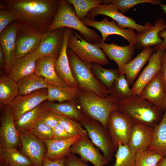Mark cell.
<instances>
[{"label":"cell","mask_w":166,"mask_h":166,"mask_svg":"<svg viewBox=\"0 0 166 166\" xmlns=\"http://www.w3.org/2000/svg\"><path fill=\"white\" fill-rule=\"evenodd\" d=\"M59 0H0V6L19 17L20 27L43 34L47 31L58 10Z\"/></svg>","instance_id":"6da1fadb"},{"label":"cell","mask_w":166,"mask_h":166,"mask_svg":"<svg viewBox=\"0 0 166 166\" xmlns=\"http://www.w3.org/2000/svg\"><path fill=\"white\" fill-rule=\"evenodd\" d=\"M76 99L87 117L99 122L107 129L110 114L118 110L119 101L109 95L102 97L90 92L80 90Z\"/></svg>","instance_id":"7a4b0ae2"},{"label":"cell","mask_w":166,"mask_h":166,"mask_svg":"<svg viewBox=\"0 0 166 166\" xmlns=\"http://www.w3.org/2000/svg\"><path fill=\"white\" fill-rule=\"evenodd\" d=\"M118 110L128 115L136 122L154 128L161 121L163 110L140 96L132 95L119 101Z\"/></svg>","instance_id":"3957f363"},{"label":"cell","mask_w":166,"mask_h":166,"mask_svg":"<svg viewBox=\"0 0 166 166\" xmlns=\"http://www.w3.org/2000/svg\"><path fill=\"white\" fill-rule=\"evenodd\" d=\"M62 28L78 31L83 38L91 44H94L101 40L94 30L86 26L77 17L73 7L67 0H59L58 10L48 31Z\"/></svg>","instance_id":"277c9868"},{"label":"cell","mask_w":166,"mask_h":166,"mask_svg":"<svg viewBox=\"0 0 166 166\" xmlns=\"http://www.w3.org/2000/svg\"><path fill=\"white\" fill-rule=\"evenodd\" d=\"M67 56L72 75L81 91L93 93L102 97L109 95V91L96 78L91 70L92 64L80 59L69 49Z\"/></svg>","instance_id":"5b68a950"},{"label":"cell","mask_w":166,"mask_h":166,"mask_svg":"<svg viewBox=\"0 0 166 166\" xmlns=\"http://www.w3.org/2000/svg\"><path fill=\"white\" fill-rule=\"evenodd\" d=\"M67 47L85 62L101 65L109 63L106 55L101 48L87 42L74 30L69 37Z\"/></svg>","instance_id":"8992f818"},{"label":"cell","mask_w":166,"mask_h":166,"mask_svg":"<svg viewBox=\"0 0 166 166\" xmlns=\"http://www.w3.org/2000/svg\"><path fill=\"white\" fill-rule=\"evenodd\" d=\"M87 131L91 140L109 162L117 151L108 130L99 122L88 118L79 122Z\"/></svg>","instance_id":"52a82bcc"},{"label":"cell","mask_w":166,"mask_h":166,"mask_svg":"<svg viewBox=\"0 0 166 166\" xmlns=\"http://www.w3.org/2000/svg\"><path fill=\"white\" fill-rule=\"evenodd\" d=\"M98 15L107 16L114 20L118 26L122 29L131 28L135 30L138 34H141L151 28L153 25L147 22L144 25L137 23L132 18L127 17L120 12L113 4H103L99 5L90 11L86 17L95 21V17Z\"/></svg>","instance_id":"ba28073f"},{"label":"cell","mask_w":166,"mask_h":166,"mask_svg":"<svg viewBox=\"0 0 166 166\" xmlns=\"http://www.w3.org/2000/svg\"><path fill=\"white\" fill-rule=\"evenodd\" d=\"M136 122L118 110L112 112L108 121V130L117 150L119 144H128L132 127Z\"/></svg>","instance_id":"9c48e42d"},{"label":"cell","mask_w":166,"mask_h":166,"mask_svg":"<svg viewBox=\"0 0 166 166\" xmlns=\"http://www.w3.org/2000/svg\"><path fill=\"white\" fill-rule=\"evenodd\" d=\"M81 20L86 26L93 27L100 32L101 35V42H102L105 43L109 36L113 34L121 36L128 42L129 45L133 46L136 42L137 34L135 33L134 30L121 28L112 19L110 21L108 18L105 17L102 21H98L90 20L86 17Z\"/></svg>","instance_id":"30bf717a"},{"label":"cell","mask_w":166,"mask_h":166,"mask_svg":"<svg viewBox=\"0 0 166 166\" xmlns=\"http://www.w3.org/2000/svg\"><path fill=\"white\" fill-rule=\"evenodd\" d=\"M0 112V147L16 148L20 145L21 141L12 109L8 105Z\"/></svg>","instance_id":"8fae6325"},{"label":"cell","mask_w":166,"mask_h":166,"mask_svg":"<svg viewBox=\"0 0 166 166\" xmlns=\"http://www.w3.org/2000/svg\"><path fill=\"white\" fill-rule=\"evenodd\" d=\"M89 137L88 134L82 135L71 147L70 152L78 154L80 159L85 163L90 162L94 166H104L108 161L99 152Z\"/></svg>","instance_id":"7c38bea8"},{"label":"cell","mask_w":166,"mask_h":166,"mask_svg":"<svg viewBox=\"0 0 166 166\" xmlns=\"http://www.w3.org/2000/svg\"><path fill=\"white\" fill-rule=\"evenodd\" d=\"M18 132L22 145V152L31 160L34 166H43L46 152L45 143L28 130Z\"/></svg>","instance_id":"4fadbf2b"},{"label":"cell","mask_w":166,"mask_h":166,"mask_svg":"<svg viewBox=\"0 0 166 166\" xmlns=\"http://www.w3.org/2000/svg\"><path fill=\"white\" fill-rule=\"evenodd\" d=\"M47 89L38 90L26 95H18L10 105L14 121L47 101Z\"/></svg>","instance_id":"5bb4252c"},{"label":"cell","mask_w":166,"mask_h":166,"mask_svg":"<svg viewBox=\"0 0 166 166\" xmlns=\"http://www.w3.org/2000/svg\"><path fill=\"white\" fill-rule=\"evenodd\" d=\"M65 29L48 31L42 34L39 45L34 51L39 58L47 56L58 57L63 44Z\"/></svg>","instance_id":"9a60e30c"},{"label":"cell","mask_w":166,"mask_h":166,"mask_svg":"<svg viewBox=\"0 0 166 166\" xmlns=\"http://www.w3.org/2000/svg\"><path fill=\"white\" fill-rule=\"evenodd\" d=\"M20 26L17 21L10 23L0 33V46L6 59L5 73L8 75L15 60L16 38Z\"/></svg>","instance_id":"2e32d148"},{"label":"cell","mask_w":166,"mask_h":166,"mask_svg":"<svg viewBox=\"0 0 166 166\" xmlns=\"http://www.w3.org/2000/svg\"><path fill=\"white\" fill-rule=\"evenodd\" d=\"M163 52L164 51H157L153 53L148 65L131 88L132 95L140 96L145 86L160 72Z\"/></svg>","instance_id":"e0dca14e"},{"label":"cell","mask_w":166,"mask_h":166,"mask_svg":"<svg viewBox=\"0 0 166 166\" xmlns=\"http://www.w3.org/2000/svg\"><path fill=\"white\" fill-rule=\"evenodd\" d=\"M74 30L72 29L65 28L63 45L60 54L55 61L54 66L57 76L68 86L79 89L70 69L67 54L68 39L69 35Z\"/></svg>","instance_id":"ac0fdd59"},{"label":"cell","mask_w":166,"mask_h":166,"mask_svg":"<svg viewBox=\"0 0 166 166\" xmlns=\"http://www.w3.org/2000/svg\"><path fill=\"white\" fill-rule=\"evenodd\" d=\"M154 128L136 122L132 127L128 145L136 154L148 149L152 143Z\"/></svg>","instance_id":"d6986e66"},{"label":"cell","mask_w":166,"mask_h":166,"mask_svg":"<svg viewBox=\"0 0 166 166\" xmlns=\"http://www.w3.org/2000/svg\"><path fill=\"white\" fill-rule=\"evenodd\" d=\"M42 34L20 27L16 38L15 59L22 58L36 50Z\"/></svg>","instance_id":"ffe728a7"},{"label":"cell","mask_w":166,"mask_h":166,"mask_svg":"<svg viewBox=\"0 0 166 166\" xmlns=\"http://www.w3.org/2000/svg\"><path fill=\"white\" fill-rule=\"evenodd\" d=\"M99 46L111 60L117 64L119 71L131 60L134 52L133 45L120 46L113 43L107 44L101 41L94 44Z\"/></svg>","instance_id":"44dd1931"},{"label":"cell","mask_w":166,"mask_h":166,"mask_svg":"<svg viewBox=\"0 0 166 166\" xmlns=\"http://www.w3.org/2000/svg\"><path fill=\"white\" fill-rule=\"evenodd\" d=\"M140 96L159 109H166V91L160 72L145 86Z\"/></svg>","instance_id":"7402d4cb"},{"label":"cell","mask_w":166,"mask_h":166,"mask_svg":"<svg viewBox=\"0 0 166 166\" xmlns=\"http://www.w3.org/2000/svg\"><path fill=\"white\" fill-rule=\"evenodd\" d=\"M57 58L56 56H47L38 59L34 73L44 78L49 84L59 87H69L56 73L54 65Z\"/></svg>","instance_id":"603a6c76"},{"label":"cell","mask_w":166,"mask_h":166,"mask_svg":"<svg viewBox=\"0 0 166 166\" xmlns=\"http://www.w3.org/2000/svg\"><path fill=\"white\" fill-rule=\"evenodd\" d=\"M81 135H75L65 139H52L43 141L47 148L45 157L54 161L66 156L70 153V149L72 144Z\"/></svg>","instance_id":"cb8c5ba5"},{"label":"cell","mask_w":166,"mask_h":166,"mask_svg":"<svg viewBox=\"0 0 166 166\" xmlns=\"http://www.w3.org/2000/svg\"><path fill=\"white\" fill-rule=\"evenodd\" d=\"M166 29V22L164 19H156L155 25L150 29L141 33L137 34L135 48L141 49L144 48L156 46L161 44L163 41L159 36V33Z\"/></svg>","instance_id":"d4e9b609"},{"label":"cell","mask_w":166,"mask_h":166,"mask_svg":"<svg viewBox=\"0 0 166 166\" xmlns=\"http://www.w3.org/2000/svg\"><path fill=\"white\" fill-rule=\"evenodd\" d=\"M39 58L34 51L22 58L16 59L8 76L17 82L34 73L36 62Z\"/></svg>","instance_id":"484cf974"},{"label":"cell","mask_w":166,"mask_h":166,"mask_svg":"<svg viewBox=\"0 0 166 166\" xmlns=\"http://www.w3.org/2000/svg\"><path fill=\"white\" fill-rule=\"evenodd\" d=\"M153 51L151 47L144 48L135 58L119 71L120 75H125L129 85L133 84L142 68L148 61Z\"/></svg>","instance_id":"4316f807"},{"label":"cell","mask_w":166,"mask_h":166,"mask_svg":"<svg viewBox=\"0 0 166 166\" xmlns=\"http://www.w3.org/2000/svg\"><path fill=\"white\" fill-rule=\"evenodd\" d=\"M76 99L58 103L47 101V105L49 109L62 116L80 122L88 117L81 111Z\"/></svg>","instance_id":"83f0119b"},{"label":"cell","mask_w":166,"mask_h":166,"mask_svg":"<svg viewBox=\"0 0 166 166\" xmlns=\"http://www.w3.org/2000/svg\"><path fill=\"white\" fill-rule=\"evenodd\" d=\"M19 95L17 83L10 78L2 70H0V109L10 105Z\"/></svg>","instance_id":"f1b7e54d"},{"label":"cell","mask_w":166,"mask_h":166,"mask_svg":"<svg viewBox=\"0 0 166 166\" xmlns=\"http://www.w3.org/2000/svg\"><path fill=\"white\" fill-rule=\"evenodd\" d=\"M0 162L6 166H34L31 160L16 148L0 147Z\"/></svg>","instance_id":"f546056e"},{"label":"cell","mask_w":166,"mask_h":166,"mask_svg":"<svg viewBox=\"0 0 166 166\" xmlns=\"http://www.w3.org/2000/svg\"><path fill=\"white\" fill-rule=\"evenodd\" d=\"M47 101L42 102L34 109L22 115L15 121L18 132L28 130L40 120L44 113L49 109Z\"/></svg>","instance_id":"4dcf8cb0"},{"label":"cell","mask_w":166,"mask_h":166,"mask_svg":"<svg viewBox=\"0 0 166 166\" xmlns=\"http://www.w3.org/2000/svg\"><path fill=\"white\" fill-rule=\"evenodd\" d=\"M148 149L163 157H166V109L161 121L154 128L152 141Z\"/></svg>","instance_id":"1f68e13d"},{"label":"cell","mask_w":166,"mask_h":166,"mask_svg":"<svg viewBox=\"0 0 166 166\" xmlns=\"http://www.w3.org/2000/svg\"><path fill=\"white\" fill-rule=\"evenodd\" d=\"M19 95L27 94L36 90L47 89L49 84L45 80L34 73L18 81Z\"/></svg>","instance_id":"d6a6232c"},{"label":"cell","mask_w":166,"mask_h":166,"mask_svg":"<svg viewBox=\"0 0 166 166\" xmlns=\"http://www.w3.org/2000/svg\"><path fill=\"white\" fill-rule=\"evenodd\" d=\"M48 98L47 101L59 103L75 99L77 96L80 90L77 88L68 87L64 88L57 87L49 84L47 88Z\"/></svg>","instance_id":"836d02e7"},{"label":"cell","mask_w":166,"mask_h":166,"mask_svg":"<svg viewBox=\"0 0 166 166\" xmlns=\"http://www.w3.org/2000/svg\"><path fill=\"white\" fill-rule=\"evenodd\" d=\"M92 71L97 79L109 90L120 76L118 69H107L101 65L92 64Z\"/></svg>","instance_id":"e575fe53"},{"label":"cell","mask_w":166,"mask_h":166,"mask_svg":"<svg viewBox=\"0 0 166 166\" xmlns=\"http://www.w3.org/2000/svg\"><path fill=\"white\" fill-rule=\"evenodd\" d=\"M124 75H120L109 90V95L121 101L127 99L132 95L131 89Z\"/></svg>","instance_id":"d590c367"},{"label":"cell","mask_w":166,"mask_h":166,"mask_svg":"<svg viewBox=\"0 0 166 166\" xmlns=\"http://www.w3.org/2000/svg\"><path fill=\"white\" fill-rule=\"evenodd\" d=\"M73 7L76 15L80 20L84 18L92 10L101 4L105 0H67Z\"/></svg>","instance_id":"8d00e7d4"},{"label":"cell","mask_w":166,"mask_h":166,"mask_svg":"<svg viewBox=\"0 0 166 166\" xmlns=\"http://www.w3.org/2000/svg\"><path fill=\"white\" fill-rule=\"evenodd\" d=\"M116 161L113 166H134L136 154L130 149L128 144H119L115 155Z\"/></svg>","instance_id":"74e56055"},{"label":"cell","mask_w":166,"mask_h":166,"mask_svg":"<svg viewBox=\"0 0 166 166\" xmlns=\"http://www.w3.org/2000/svg\"><path fill=\"white\" fill-rule=\"evenodd\" d=\"M162 2L161 0H106V4H113L123 14L139 4L149 3L159 5Z\"/></svg>","instance_id":"f35d334b"},{"label":"cell","mask_w":166,"mask_h":166,"mask_svg":"<svg viewBox=\"0 0 166 166\" xmlns=\"http://www.w3.org/2000/svg\"><path fill=\"white\" fill-rule=\"evenodd\" d=\"M163 157L149 149L136 154L134 166H157Z\"/></svg>","instance_id":"ab89813d"},{"label":"cell","mask_w":166,"mask_h":166,"mask_svg":"<svg viewBox=\"0 0 166 166\" xmlns=\"http://www.w3.org/2000/svg\"><path fill=\"white\" fill-rule=\"evenodd\" d=\"M59 123L73 136L87 134L86 130L79 122L60 114Z\"/></svg>","instance_id":"60d3db41"},{"label":"cell","mask_w":166,"mask_h":166,"mask_svg":"<svg viewBox=\"0 0 166 166\" xmlns=\"http://www.w3.org/2000/svg\"><path fill=\"white\" fill-rule=\"evenodd\" d=\"M28 130L42 141L53 139V129L41 120Z\"/></svg>","instance_id":"b9f144b4"},{"label":"cell","mask_w":166,"mask_h":166,"mask_svg":"<svg viewBox=\"0 0 166 166\" xmlns=\"http://www.w3.org/2000/svg\"><path fill=\"white\" fill-rule=\"evenodd\" d=\"M0 33L10 23L17 21L19 17L13 12L0 6Z\"/></svg>","instance_id":"7bdbcfd3"},{"label":"cell","mask_w":166,"mask_h":166,"mask_svg":"<svg viewBox=\"0 0 166 166\" xmlns=\"http://www.w3.org/2000/svg\"><path fill=\"white\" fill-rule=\"evenodd\" d=\"M60 115L49 109L44 113L40 120L53 129L59 123Z\"/></svg>","instance_id":"ee69618b"},{"label":"cell","mask_w":166,"mask_h":166,"mask_svg":"<svg viewBox=\"0 0 166 166\" xmlns=\"http://www.w3.org/2000/svg\"><path fill=\"white\" fill-rule=\"evenodd\" d=\"M73 136L59 123L53 129V139H65Z\"/></svg>","instance_id":"f6af8a7d"},{"label":"cell","mask_w":166,"mask_h":166,"mask_svg":"<svg viewBox=\"0 0 166 166\" xmlns=\"http://www.w3.org/2000/svg\"><path fill=\"white\" fill-rule=\"evenodd\" d=\"M65 166H90L82 161L75 154L70 153L65 156Z\"/></svg>","instance_id":"bcb514c9"},{"label":"cell","mask_w":166,"mask_h":166,"mask_svg":"<svg viewBox=\"0 0 166 166\" xmlns=\"http://www.w3.org/2000/svg\"><path fill=\"white\" fill-rule=\"evenodd\" d=\"M65 156L57 160L52 161L44 157L43 166H65Z\"/></svg>","instance_id":"7dc6e473"},{"label":"cell","mask_w":166,"mask_h":166,"mask_svg":"<svg viewBox=\"0 0 166 166\" xmlns=\"http://www.w3.org/2000/svg\"><path fill=\"white\" fill-rule=\"evenodd\" d=\"M159 37L163 40L162 43L159 45L154 47V50L156 51H166V29L160 32L159 34Z\"/></svg>","instance_id":"c3c4849f"},{"label":"cell","mask_w":166,"mask_h":166,"mask_svg":"<svg viewBox=\"0 0 166 166\" xmlns=\"http://www.w3.org/2000/svg\"><path fill=\"white\" fill-rule=\"evenodd\" d=\"M160 72L166 91V51L164 52L163 54Z\"/></svg>","instance_id":"681fc988"},{"label":"cell","mask_w":166,"mask_h":166,"mask_svg":"<svg viewBox=\"0 0 166 166\" xmlns=\"http://www.w3.org/2000/svg\"><path fill=\"white\" fill-rule=\"evenodd\" d=\"M6 67V59L3 50L0 46V68L4 70Z\"/></svg>","instance_id":"f907efd6"},{"label":"cell","mask_w":166,"mask_h":166,"mask_svg":"<svg viewBox=\"0 0 166 166\" xmlns=\"http://www.w3.org/2000/svg\"><path fill=\"white\" fill-rule=\"evenodd\" d=\"M157 166H166V157H163L159 161Z\"/></svg>","instance_id":"816d5d0a"},{"label":"cell","mask_w":166,"mask_h":166,"mask_svg":"<svg viewBox=\"0 0 166 166\" xmlns=\"http://www.w3.org/2000/svg\"><path fill=\"white\" fill-rule=\"evenodd\" d=\"M159 6L161 9L164 10V13H166V5L161 3Z\"/></svg>","instance_id":"f5cc1de1"},{"label":"cell","mask_w":166,"mask_h":166,"mask_svg":"<svg viewBox=\"0 0 166 166\" xmlns=\"http://www.w3.org/2000/svg\"><path fill=\"white\" fill-rule=\"evenodd\" d=\"M0 166H5L4 165H3V164H0Z\"/></svg>","instance_id":"db71d44e"},{"label":"cell","mask_w":166,"mask_h":166,"mask_svg":"<svg viewBox=\"0 0 166 166\" xmlns=\"http://www.w3.org/2000/svg\"><path fill=\"white\" fill-rule=\"evenodd\" d=\"M4 165L5 166H5V165Z\"/></svg>","instance_id":"11a10c76"}]
</instances>
